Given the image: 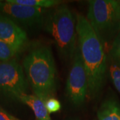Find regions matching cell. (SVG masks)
Wrapping results in <instances>:
<instances>
[{
  "instance_id": "6da1fadb",
  "label": "cell",
  "mask_w": 120,
  "mask_h": 120,
  "mask_svg": "<svg viewBox=\"0 0 120 120\" xmlns=\"http://www.w3.org/2000/svg\"><path fill=\"white\" fill-rule=\"evenodd\" d=\"M77 42L88 80V97L94 98L103 87L106 69V56L101 39L87 18L76 15Z\"/></svg>"
},
{
  "instance_id": "7a4b0ae2",
  "label": "cell",
  "mask_w": 120,
  "mask_h": 120,
  "mask_svg": "<svg viewBox=\"0 0 120 120\" xmlns=\"http://www.w3.org/2000/svg\"><path fill=\"white\" fill-rule=\"evenodd\" d=\"M23 68L36 96L44 102L53 98L56 90L57 71L50 48L42 46L31 51L23 61Z\"/></svg>"
},
{
  "instance_id": "3957f363",
  "label": "cell",
  "mask_w": 120,
  "mask_h": 120,
  "mask_svg": "<svg viewBox=\"0 0 120 120\" xmlns=\"http://www.w3.org/2000/svg\"><path fill=\"white\" fill-rule=\"evenodd\" d=\"M45 30L51 34L57 51L65 59L72 60L77 45L76 18L67 6H59L49 14Z\"/></svg>"
},
{
  "instance_id": "277c9868",
  "label": "cell",
  "mask_w": 120,
  "mask_h": 120,
  "mask_svg": "<svg viewBox=\"0 0 120 120\" xmlns=\"http://www.w3.org/2000/svg\"><path fill=\"white\" fill-rule=\"evenodd\" d=\"M87 19L99 38L120 31V4L116 0L88 1Z\"/></svg>"
},
{
  "instance_id": "5b68a950",
  "label": "cell",
  "mask_w": 120,
  "mask_h": 120,
  "mask_svg": "<svg viewBox=\"0 0 120 120\" xmlns=\"http://www.w3.org/2000/svg\"><path fill=\"white\" fill-rule=\"evenodd\" d=\"M66 94L75 106L79 107L88 96V80L77 45L66 83Z\"/></svg>"
},
{
  "instance_id": "8992f818",
  "label": "cell",
  "mask_w": 120,
  "mask_h": 120,
  "mask_svg": "<svg viewBox=\"0 0 120 120\" xmlns=\"http://www.w3.org/2000/svg\"><path fill=\"white\" fill-rule=\"evenodd\" d=\"M28 90L23 68L15 58L0 62V92L17 99Z\"/></svg>"
},
{
  "instance_id": "52a82bcc",
  "label": "cell",
  "mask_w": 120,
  "mask_h": 120,
  "mask_svg": "<svg viewBox=\"0 0 120 120\" xmlns=\"http://www.w3.org/2000/svg\"><path fill=\"white\" fill-rule=\"evenodd\" d=\"M45 9L35 8L9 2L0 1V13L26 25L33 26L43 21Z\"/></svg>"
},
{
  "instance_id": "ba28073f",
  "label": "cell",
  "mask_w": 120,
  "mask_h": 120,
  "mask_svg": "<svg viewBox=\"0 0 120 120\" xmlns=\"http://www.w3.org/2000/svg\"><path fill=\"white\" fill-rule=\"evenodd\" d=\"M0 39L8 43L18 53L27 45L28 39L24 30L9 17L0 15Z\"/></svg>"
},
{
  "instance_id": "9c48e42d",
  "label": "cell",
  "mask_w": 120,
  "mask_h": 120,
  "mask_svg": "<svg viewBox=\"0 0 120 120\" xmlns=\"http://www.w3.org/2000/svg\"><path fill=\"white\" fill-rule=\"evenodd\" d=\"M17 99L33 110L38 120H52L45 102L35 95L24 94L19 96Z\"/></svg>"
},
{
  "instance_id": "30bf717a",
  "label": "cell",
  "mask_w": 120,
  "mask_h": 120,
  "mask_svg": "<svg viewBox=\"0 0 120 120\" xmlns=\"http://www.w3.org/2000/svg\"><path fill=\"white\" fill-rule=\"evenodd\" d=\"M98 120H120V103L116 99H105L98 111Z\"/></svg>"
},
{
  "instance_id": "8fae6325",
  "label": "cell",
  "mask_w": 120,
  "mask_h": 120,
  "mask_svg": "<svg viewBox=\"0 0 120 120\" xmlns=\"http://www.w3.org/2000/svg\"><path fill=\"white\" fill-rule=\"evenodd\" d=\"M9 2L35 8L46 9L55 7L61 4L57 0H8Z\"/></svg>"
},
{
  "instance_id": "7c38bea8",
  "label": "cell",
  "mask_w": 120,
  "mask_h": 120,
  "mask_svg": "<svg viewBox=\"0 0 120 120\" xmlns=\"http://www.w3.org/2000/svg\"><path fill=\"white\" fill-rule=\"evenodd\" d=\"M17 53L8 43L0 39V62L12 60Z\"/></svg>"
},
{
  "instance_id": "4fadbf2b",
  "label": "cell",
  "mask_w": 120,
  "mask_h": 120,
  "mask_svg": "<svg viewBox=\"0 0 120 120\" xmlns=\"http://www.w3.org/2000/svg\"><path fill=\"white\" fill-rule=\"evenodd\" d=\"M110 56L112 62L120 68V31L116 35L110 49Z\"/></svg>"
},
{
  "instance_id": "5bb4252c",
  "label": "cell",
  "mask_w": 120,
  "mask_h": 120,
  "mask_svg": "<svg viewBox=\"0 0 120 120\" xmlns=\"http://www.w3.org/2000/svg\"><path fill=\"white\" fill-rule=\"evenodd\" d=\"M109 75L116 89L120 94V68L113 62L109 66Z\"/></svg>"
},
{
  "instance_id": "9a60e30c",
  "label": "cell",
  "mask_w": 120,
  "mask_h": 120,
  "mask_svg": "<svg viewBox=\"0 0 120 120\" xmlns=\"http://www.w3.org/2000/svg\"><path fill=\"white\" fill-rule=\"evenodd\" d=\"M45 104L49 113L58 112L61 109V103L57 99L54 98H51L47 99L45 101Z\"/></svg>"
},
{
  "instance_id": "2e32d148",
  "label": "cell",
  "mask_w": 120,
  "mask_h": 120,
  "mask_svg": "<svg viewBox=\"0 0 120 120\" xmlns=\"http://www.w3.org/2000/svg\"><path fill=\"white\" fill-rule=\"evenodd\" d=\"M0 120H18L13 116L9 115L4 110L0 109Z\"/></svg>"
},
{
  "instance_id": "e0dca14e",
  "label": "cell",
  "mask_w": 120,
  "mask_h": 120,
  "mask_svg": "<svg viewBox=\"0 0 120 120\" xmlns=\"http://www.w3.org/2000/svg\"><path fill=\"white\" fill-rule=\"evenodd\" d=\"M119 3H120V1H119Z\"/></svg>"
},
{
  "instance_id": "ac0fdd59",
  "label": "cell",
  "mask_w": 120,
  "mask_h": 120,
  "mask_svg": "<svg viewBox=\"0 0 120 120\" xmlns=\"http://www.w3.org/2000/svg\"></svg>"
}]
</instances>
